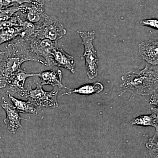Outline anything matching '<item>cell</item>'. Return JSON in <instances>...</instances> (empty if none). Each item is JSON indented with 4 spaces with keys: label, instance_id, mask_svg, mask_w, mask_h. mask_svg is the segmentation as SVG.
Wrapping results in <instances>:
<instances>
[{
    "label": "cell",
    "instance_id": "7",
    "mask_svg": "<svg viewBox=\"0 0 158 158\" xmlns=\"http://www.w3.org/2000/svg\"><path fill=\"white\" fill-rule=\"evenodd\" d=\"M20 11L25 19L36 26L40 24L48 15L45 13L44 0H33L31 3L20 5Z\"/></svg>",
    "mask_w": 158,
    "mask_h": 158
},
{
    "label": "cell",
    "instance_id": "21",
    "mask_svg": "<svg viewBox=\"0 0 158 158\" xmlns=\"http://www.w3.org/2000/svg\"><path fill=\"white\" fill-rule=\"evenodd\" d=\"M4 55V52H1L0 51V56H3Z\"/></svg>",
    "mask_w": 158,
    "mask_h": 158
},
{
    "label": "cell",
    "instance_id": "5",
    "mask_svg": "<svg viewBox=\"0 0 158 158\" xmlns=\"http://www.w3.org/2000/svg\"><path fill=\"white\" fill-rule=\"evenodd\" d=\"M66 34V30L61 21L55 16L48 15L40 24L36 26L33 37L58 42Z\"/></svg>",
    "mask_w": 158,
    "mask_h": 158
},
{
    "label": "cell",
    "instance_id": "16",
    "mask_svg": "<svg viewBox=\"0 0 158 158\" xmlns=\"http://www.w3.org/2000/svg\"><path fill=\"white\" fill-rule=\"evenodd\" d=\"M23 31L22 27H14L0 30V45L10 42L17 37H20Z\"/></svg>",
    "mask_w": 158,
    "mask_h": 158
},
{
    "label": "cell",
    "instance_id": "8",
    "mask_svg": "<svg viewBox=\"0 0 158 158\" xmlns=\"http://www.w3.org/2000/svg\"><path fill=\"white\" fill-rule=\"evenodd\" d=\"M35 76H37V73H29L22 68L15 72L8 79L7 84L9 85L8 94L11 95L18 94L21 97H24V85L26 80L30 77Z\"/></svg>",
    "mask_w": 158,
    "mask_h": 158
},
{
    "label": "cell",
    "instance_id": "10",
    "mask_svg": "<svg viewBox=\"0 0 158 158\" xmlns=\"http://www.w3.org/2000/svg\"><path fill=\"white\" fill-rule=\"evenodd\" d=\"M53 66L65 68L72 73L75 72V63L73 57L59 47L55 49L52 54L49 67Z\"/></svg>",
    "mask_w": 158,
    "mask_h": 158
},
{
    "label": "cell",
    "instance_id": "2",
    "mask_svg": "<svg viewBox=\"0 0 158 158\" xmlns=\"http://www.w3.org/2000/svg\"><path fill=\"white\" fill-rule=\"evenodd\" d=\"M121 80V88L139 95H151L158 89L157 70L150 69L148 64L143 69L128 72Z\"/></svg>",
    "mask_w": 158,
    "mask_h": 158
},
{
    "label": "cell",
    "instance_id": "14",
    "mask_svg": "<svg viewBox=\"0 0 158 158\" xmlns=\"http://www.w3.org/2000/svg\"><path fill=\"white\" fill-rule=\"evenodd\" d=\"M104 89V86L100 82H95L91 84H85L75 89H69L70 91L63 94L62 95H69L72 94H77L81 95H92L94 94L100 93Z\"/></svg>",
    "mask_w": 158,
    "mask_h": 158
},
{
    "label": "cell",
    "instance_id": "4",
    "mask_svg": "<svg viewBox=\"0 0 158 158\" xmlns=\"http://www.w3.org/2000/svg\"><path fill=\"white\" fill-rule=\"evenodd\" d=\"M37 88L32 89L30 85L25 89V97L31 102L37 106L40 110L43 108L54 109L59 106L57 96L61 88L55 87L50 91H46L42 86L37 83Z\"/></svg>",
    "mask_w": 158,
    "mask_h": 158
},
{
    "label": "cell",
    "instance_id": "3",
    "mask_svg": "<svg viewBox=\"0 0 158 158\" xmlns=\"http://www.w3.org/2000/svg\"><path fill=\"white\" fill-rule=\"evenodd\" d=\"M82 40L85 47L84 56L85 58L87 75L90 79L96 77L98 72L99 59L93 41L95 37L94 31H77Z\"/></svg>",
    "mask_w": 158,
    "mask_h": 158
},
{
    "label": "cell",
    "instance_id": "19",
    "mask_svg": "<svg viewBox=\"0 0 158 158\" xmlns=\"http://www.w3.org/2000/svg\"><path fill=\"white\" fill-rule=\"evenodd\" d=\"M140 23L142 25L149 27L158 30V20L157 19H151L142 20L140 21Z\"/></svg>",
    "mask_w": 158,
    "mask_h": 158
},
{
    "label": "cell",
    "instance_id": "13",
    "mask_svg": "<svg viewBox=\"0 0 158 158\" xmlns=\"http://www.w3.org/2000/svg\"><path fill=\"white\" fill-rule=\"evenodd\" d=\"M151 110L152 112V114L151 115H141L133 118L130 122L131 124L139 126L152 127L155 128L156 131H158L157 107L151 106Z\"/></svg>",
    "mask_w": 158,
    "mask_h": 158
},
{
    "label": "cell",
    "instance_id": "15",
    "mask_svg": "<svg viewBox=\"0 0 158 158\" xmlns=\"http://www.w3.org/2000/svg\"><path fill=\"white\" fill-rule=\"evenodd\" d=\"M10 101L12 103L14 108L17 110L19 113H30V114L37 115L39 109L34 104L28 100L27 101L22 100L8 94Z\"/></svg>",
    "mask_w": 158,
    "mask_h": 158
},
{
    "label": "cell",
    "instance_id": "20",
    "mask_svg": "<svg viewBox=\"0 0 158 158\" xmlns=\"http://www.w3.org/2000/svg\"><path fill=\"white\" fill-rule=\"evenodd\" d=\"M151 97L150 101V104L152 106H157L158 103V94L156 91L151 94Z\"/></svg>",
    "mask_w": 158,
    "mask_h": 158
},
{
    "label": "cell",
    "instance_id": "12",
    "mask_svg": "<svg viewBox=\"0 0 158 158\" xmlns=\"http://www.w3.org/2000/svg\"><path fill=\"white\" fill-rule=\"evenodd\" d=\"M39 77L40 81L37 82L40 86L50 85L54 87H58L59 88H66L62 84L63 73L59 69H54L50 70L44 71L37 73V76Z\"/></svg>",
    "mask_w": 158,
    "mask_h": 158
},
{
    "label": "cell",
    "instance_id": "22",
    "mask_svg": "<svg viewBox=\"0 0 158 158\" xmlns=\"http://www.w3.org/2000/svg\"><path fill=\"white\" fill-rule=\"evenodd\" d=\"M1 61H2V58L0 59V63H1Z\"/></svg>",
    "mask_w": 158,
    "mask_h": 158
},
{
    "label": "cell",
    "instance_id": "11",
    "mask_svg": "<svg viewBox=\"0 0 158 158\" xmlns=\"http://www.w3.org/2000/svg\"><path fill=\"white\" fill-rule=\"evenodd\" d=\"M139 52L143 59L149 64L156 65L158 63V41L146 40L138 44Z\"/></svg>",
    "mask_w": 158,
    "mask_h": 158
},
{
    "label": "cell",
    "instance_id": "6",
    "mask_svg": "<svg viewBox=\"0 0 158 158\" xmlns=\"http://www.w3.org/2000/svg\"><path fill=\"white\" fill-rule=\"evenodd\" d=\"M27 40L28 41L32 52L39 58L42 57L45 59L46 66L49 67L53 52L58 47V42L35 37H32Z\"/></svg>",
    "mask_w": 158,
    "mask_h": 158
},
{
    "label": "cell",
    "instance_id": "18",
    "mask_svg": "<svg viewBox=\"0 0 158 158\" xmlns=\"http://www.w3.org/2000/svg\"><path fill=\"white\" fill-rule=\"evenodd\" d=\"M33 0H0V8H7L19 6L26 3H31Z\"/></svg>",
    "mask_w": 158,
    "mask_h": 158
},
{
    "label": "cell",
    "instance_id": "9",
    "mask_svg": "<svg viewBox=\"0 0 158 158\" xmlns=\"http://www.w3.org/2000/svg\"><path fill=\"white\" fill-rule=\"evenodd\" d=\"M2 107L6 113V118L4 120V123L7 125L9 131L12 134H15L19 128L22 127L21 120H26V119L19 116V113L17 110L5 98H2Z\"/></svg>",
    "mask_w": 158,
    "mask_h": 158
},
{
    "label": "cell",
    "instance_id": "1",
    "mask_svg": "<svg viewBox=\"0 0 158 158\" xmlns=\"http://www.w3.org/2000/svg\"><path fill=\"white\" fill-rule=\"evenodd\" d=\"M27 61L39 62L46 66L45 62L32 52L28 41L20 37L9 42L0 63V88H5L9 77L21 69Z\"/></svg>",
    "mask_w": 158,
    "mask_h": 158
},
{
    "label": "cell",
    "instance_id": "17",
    "mask_svg": "<svg viewBox=\"0 0 158 158\" xmlns=\"http://www.w3.org/2000/svg\"><path fill=\"white\" fill-rule=\"evenodd\" d=\"M20 10V6H12L7 8H0V23L10 19Z\"/></svg>",
    "mask_w": 158,
    "mask_h": 158
}]
</instances>
